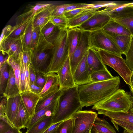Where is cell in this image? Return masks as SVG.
<instances>
[{
    "instance_id": "35",
    "label": "cell",
    "mask_w": 133,
    "mask_h": 133,
    "mask_svg": "<svg viewBox=\"0 0 133 133\" xmlns=\"http://www.w3.org/2000/svg\"><path fill=\"white\" fill-rule=\"evenodd\" d=\"M10 65L6 61L0 68V93L3 95L9 79Z\"/></svg>"
},
{
    "instance_id": "6",
    "label": "cell",
    "mask_w": 133,
    "mask_h": 133,
    "mask_svg": "<svg viewBox=\"0 0 133 133\" xmlns=\"http://www.w3.org/2000/svg\"><path fill=\"white\" fill-rule=\"evenodd\" d=\"M90 47L101 49L122 56L123 52L115 43L102 29L91 32Z\"/></svg>"
},
{
    "instance_id": "58",
    "label": "cell",
    "mask_w": 133,
    "mask_h": 133,
    "mask_svg": "<svg viewBox=\"0 0 133 133\" xmlns=\"http://www.w3.org/2000/svg\"><path fill=\"white\" fill-rule=\"evenodd\" d=\"M130 85H131L133 86V72H132L131 76L130 79Z\"/></svg>"
},
{
    "instance_id": "37",
    "label": "cell",
    "mask_w": 133,
    "mask_h": 133,
    "mask_svg": "<svg viewBox=\"0 0 133 133\" xmlns=\"http://www.w3.org/2000/svg\"><path fill=\"white\" fill-rule=\"evenodd\" d=\"M53 47L52 43L48 41L41 32L37 44L32 51L35 52L41 51L52 50Z\"/></svg>"
},
{
    "instance_id": "29",
    "label": "cell",
    "mask_w": 133,
    "mask_h": 133,
    "mask_svg": "<svg viewBox=\"0 0 133 133\" xmlns=\"http://www.w3.org/2000/svg\"><path fill=\"white\" fill-rule=\"evenodd\" d=\"M53 116L43 117L28 129L25 133H43L53 124Z\"/></svg>"
},
{
    "instance_id": "25",
    "label": "cell",
    "mask_w": 133,
    "mask_h": 133,
    "mask_svg": "<svg viewBox=\"0 0 133 133\" xmlns=\"http://www.w3.org/2000/svg\"><path fill=\"white\" fill-rule=\"evenodd\" d=\"M97 10L90 8L69 19L68 29L75 28L80 26L92 17Z\"/></svg>"
},
{
    "instance_id": "46",
    "label": "cell",
    "mask_w": 133,
    "mask_h": 133,
    "mask_svg": "<svg viewBox=\"0 0 133 133\" xmlns=\"http://www.w3.org/2000/svg\"><path fill=\"white\" fill-rule=\"evenodd\" d=\"M117 2L114 1H100L92 3V6L91 8L97 10L102 8L107 7L115 4Z\"/></svg>"
},
{
    "instance_id": "8",
    "label": "cell",
    "mask_w": 133,
    "mask_h": 133,
    "mask_svg": "<svg viewBox=\"0 0 133 133\" xmlns=\"http://www.w3.org/2000/svg\"><path fill=\"white\" fill-rule=\"evenodd\" d=\"M111 19L104 9L97 10L87 21L79 26L74 28L81 31L92 32L102 29Z\"/></svg>"
},
{
    "instance_id": "31",
    "label": "cell",
    "mask_w": 133,
    "mask_h": 133,
    "mask_svg": "<svg viewBox=\"0 0 133 133\" xmlns=\"http://www.w3.org/2000/svg\"><path fill=\"white\" fill-rule=\"evenodd\" d=\"M98 131L103 133H116L114 128L105 120L97 117L91 132Z\"/></svg>"
},
{
    "instance_id": "24",
    "label": "cell",
    "mask_w": 133,
    "mask_h": 133,
    "mask_svg": "<svg viewBox=\"0 0 133 133\" xmlns=\"http://www.w3.org/2000/svg\"><path fill=\"white\" fill-rule=\"evenodd\" d=\"M82 31L75 28L68 30L67 41L70 59L80 40Z\"/></svg>"
},
{
    "instance_id": "9",
    "label": "cell",
    "mask_w": 133,
    "mask_h": 133,
    "mask_svg": "<svg viewBox=\"0 0 133 133\" xmlns=\"http://www.w3.org/2000/svg\"><path fill=\"white\" fill-rule=\"evenodd\" d=\"M91 32L82 31L79 43L70 59L71 70L73 74L75 70L90 47L89 37Z\"/></svg>"
},
{
    "instance_id": "22",
    "label": "cell",
    "mask_w": 133,
    "mask_h": 133,
    "mask_svg": "<svg viewBox=\"0 0 133 133\" xmlns=\"http://www.w3.org/2000/svg\"><path fill=\"white\" fill-rule=\"evenodd\" d=\"M31 117L22 100L12 124L14 127L20 130L26 128Z\"/></svg>"
},
{
    "instance_id": "61",
    "label": "cell",
    "mask_w": 133,
    "mask_h": 133,
    "mask_svg": "<svg viewBox=\"0 0 133 133\" xmlns=\"http://www.w3.org/2000/svg\"><path fill=\"white\" fill-rule=\"evenodd\" d=\"M123 132L125 133H133V131H130V132H128V131H125V130H124V131Z\"/></svg>"
},
{
    "instance_id": "53",
    "label": "cell",
    "mask_w": 133,
    "mask_h": 133,
    "mask_svg": "<svg viewBox=\"0 0 133 133\" xmlns=\"http://www.w3.org/2000/svg\"><path fill=\"white\" fill-rule=\"evenodd\" d=\"M12 127L10 125L2 119H0V133H4Z\"/></svg>"
},
{
    "instance_id": "18",
    "label": "cell",
    "mask_w": 133,
    "mask_h": 133,
    "mask_svg": "<svg viewBox=\"0 0 133 133\" xmlns=\"http://www.w3.org/2000/svg\"><path fill=\"white\" fill-rule=\"evenodd\" d=\"M58 98L48 106L36 112L30 117L26 128L27 129L29 128L36 122L46 116H53L57 105Z\"/></svg>"
},
{
    "instance_id": "52",
    "label": "cell",
    "mask_w": 133,
    "mask_h": 133,
    "mask_svg": "<svg viewBox=\"0 0 133 133\" xmlns=\"http://www.w3.org/2000/svg\"><path fill=\"white\" fill-rule=\"evenodd\" d=\"M12 27L10 25H7L3 29L0 37V44L6 37L11 31Z\"/></svg>"
},
{
    "instance_id": "51",
    "label": "cell",
    "mask_w": 133,
    "mask_h": 133,
    "mask_svg": "<svg viewBox=\"0 0 133 133\" xmlns=\"http://www.w3.org/2000/svg\"><path fill=\"white\" fill-rule=\"evenodd\" d=\"M2 99L1 100L0 103V116H3L5 115V111L7 99L5 97L2 96Z\"/></svg>"
},
{
    "instance_id": "4",
    "label": "cell",
    "mask_w": 133,
    "mask_h": 133,
    "mask_svg": "<svg viewBox=\"0 0 133 133\" xmlns=\"http://www.w3.org/2000/svg\"><path fill=\"white\" fill-rule=\"evenodd\" d=\"M68 29L60 30L51 42L52 56L46 74L57 73L69 55L67 41Z\"/></svg>"
},
{
    "instance_id": "41",
    "label": "cell",
    "mask_w": 133,
    "mask_h": 133,
    "mask_svg": "<svg viewBox=\"0 0 133 133\" xmlns=\"http://www.w3.org/2000/svg\"><path fill=\"white\" fill-rule=\"evenodd\" d=\"M126 56L125 63L130 70L133 72V36H132L129 47L124 54Z\"/></svg>"
},
{
    "instance_id": "2",
    "label": "cell",
    "mask_w": 133,
    "mask_h": 133,
    "mask_svg": "<svg viewBox=\"0 0 133 133\" xmlns=\"http://www.w3.org/2000/svg\"><path fill=\"white\" fill-rule=\"evenodd\" d=\"M83 107L80 99L78 86L62 90L53 116L52 123L67 119Z\"/></svg>"
},
{
    "instance_id": "10",
    "label": "cell",
    "mask_w": 133,
    "mask_h": 133,
    "mask_svg": "<svg viewBox=\"0 0 133 133\" xmlns=\"http://www.w3.org/2000/svg\"><path fill=\"white\" fill-rule=\"evenodd\" d=\"M24 34L15 38H6L0 44V50L3 55L18 58L19 53L24 51Z\"/></svg>"
},
{
    "instance_id": "15",
    "label": "cell",
    "mask_w": 133,
    "mask_h": 133,
    "mask_svg": "<svg viewBox=\"0 0 133 133\" xmlns=\"http://www.w3.org/2000/svg\"><path fill=\"white\" fill-rule=\"evenodd\" d=\"M48 51L33 52L31 62L36 72L46 74L52 56Z\"/></svg>"
},
{
    "instance_id": "30",
    "label": "cell",
    "mask_w": 133,
    "mask_h": 133,
    "mask_svg": "<svg viewBox=\"0 0 133 133\" xmlns=\"http://www.w3.org/2000/svg\"><path fill=\"white\" fill-rule=\"evenodd\" d=\"M62 90L59 89L40 98L37 105L35 113L39 111L55 101L61 95Z\"/></svg>"
},
{
    "instance_id": "16",
    "label": "cell",
    "mask_w": 133,
    "mask_h": 133,
    "mask_svg": "<svg viewBox=\"0 0 133 133\" xmlns=\"http://www.w3.org/2000/svg\"><path fill=\"white\" fill-rule=\"evenodd\" d=\"M87 61L90 74L97 71L108 70L102 62L97 50L90 47L88 50Z\"/></svg>"
},
{
    "instance_id": "23",
    "label": "cell",
    "mask_w": 133,
    "mask_h": 133,
    "mask_svg": "<svg viewBox=\"0 0 133 133\" xmlns=\"http://www.w3.org/2000/svg\"><path fill=\"white\" fill-rule=\"evenodd\" d=\"M21 101L20 95L7 99L5 115L12 124L18 110Z\"/></svg>"
},
{
    "instance_id": "48",
    "label": "cell",
    "mask_w": 133,
    "mask_h": 133,
    "mask_svg": "<svg viewBox=\"0 0 133 133\" xmlns=\"http://www.w3.org/2000/svg\"><path fill=\"white\" fill-rule=\"evenodd\" d=\"M92 6V4L80 3L67 4L65 12L80 8L87 7H89L91 8Z\"/></svg>"
},
{
    "instance_id": "40",
    "label": "cell",
    "mask_w": 133,
    "mask_h": 133,
    "mask_svg": "<svg viewBox=\"0 0 133 133\" xmlns=\"http://www.w3.org/2000/svg\"><path fill=\"white\" fill-rule=\"evenodd\" d=\"M113 20L125 27L133 36V14Z\"/></svg>"
},
{
    "instance_id": "7",
    "label": "cell",
    "mask_w": 133,
    "mask_h": 133,
    "mask_svg": "<svg viewBox=\"0 0 133 133\" xmlns=\"http://www.w3.org/2000/svg\"><path fill=\"white\" fill-rule=\"evenodd\" d=\"M97 114L92 110H79L72 117L74 120L72 133H83L92 127L98 116Z\"/></svg>"
},
{
    "instance_id": "5",
    "label": "cell",
    "mask_w": 133,
    "mask_h": 133,
    "mask_svg": "<svg viewBox=\"0 0 133 133\" xmlns=\"http://www.w3.org/2000/svg\"><path fill=\"white\" fill-rule=\"evenodd\" d=\"M96 49L103 64L113 68L121 77L126 83L129 85L132 72L126 64L125 59L118 55L101 49Z\"/></svg>"
},
{
    "instance_id": "59",
    "label": "cell",
    "mask_w": 133,
    "mask_h": 133,
    "mask_svg": "<svg viewBox=\"0 0 133 133\" xmlns=\"http://www.w3.org/2000/svg\"><path fill=\"white\" fill-rule=\"evenodd\" d=\"M129 85L130 92L132 95L133 96H132L133 97V86L131 85Z\"/></svg>"
},
{
    "instance_id": "11",
    "label": "cell",
    "mask_w": 133,
    "mask_h": 133,
    "mask_svg": "<svg viewBox=\"0 0 133 133\" xmlns=\"http://www.w3.org/2000/svg\"><path fill=\"white\" fill-rule=\"evenodd\" d=\"M57 74L59 78L60 89L65 90L77 86L74 82L69 55Z\"/></svg>"
},
{
    "instance_id": "49",
    "label": "cell",
    "mask_w": 133,
    "mask_h": 133,
    "mask_svg": "<svg viewBox=\"0 0 133 133\" xmlns=\"http://www.w3.org/2000/svg\"><path fill=\"white\" fill-rule=\"evenodd\" d=\"M63 121L52 124L43 133H59L61 124Z\"/></svg>"
},
{
    "instance_id": "42",
    "label": "cell",
    "mask_w": 133,
    "mask_h": 133,
    "mask_svg": "<svg viewBox=\"0 0 133 133\" xmlns=\"http://www.w3.org/2000/svg\"><path fill=\"white\" fill-rule=\"evenodd\" d=\"M74 125V120L71 117L62 122L59 133H72Z\"/></svg>"
},
{
    "instance_id": "54",
    "label": "cell",
    "mask_w": 133,
    "mask_h": 133,
    "mask_svg": "<svg viewBox=\"0 0 133 133\" xmlns=\"http://www.w3.org/2000/svg\"><path fill=\"white\" fill-rule=\"evenodd\" d=\"M30 88L31 91L38 94L41 92L43 89V88L34 84H30Z\"/></svg>"
},
{
    "instance_id": "47",
    "label": "cell",
    "mask_w": 133,
    "mask_h": 133,
    "mask_svg": "<svg viewBox=\"0 0 133 133\" xmlns=\"http://www.w3.org/2000/svg\"><path fill=\"white\" fill-rule=\"evenodd\" d=\"M36 78L35 84L43 88L46 81V74L42 72H36Z\"/></svg>"
},
{
    "instance_id": "28",
    "label": "cell",
    "mask_w": 133,
    "mask_h": 133,
    "mask_svg": "<svg viewBox=\"0 0 133 133\" xmlns=\"http://www.w3.org/2000/svg\"><path fill=\"white\" fill-rule=\"evenodd\" d=\"M102 29L107 32L132 36L129 31L125 27L112 19Z\"/></svg>"
},
{
    "instance_id": "50",
    "label": "cell",
    "mask_w": 133,
    "mask_h": 133,
    "mask_svg": "<svg viewBox=\"0 0 133 133\" xmlns=\"http://www.w3.org/2000/svg\"><path fill=\"white\" fill-rule=\"evenodd\" d=\"M29 70L30 84H35L36 78V71L32 63L29 65Z\"/></svg>"
},
{
    "instance_id": "17",
    "label": "cell",
    "mask_w": 133,
    "mask_h": 133,
    "mask_svg": "<svg viewBox=\"0 0 133 133\" xmlns=\"http://www.w3.org/2000/svg\"><path fill=\"white\" fill-rule=\"evenodd\" d=\"M22 100L31 117L35 113V109L40 98L38 94L31 91H24L20 94Z\"/></svg>"
},
{
    "instance_id": "62",
    "label": "cell",
    "mask_w": 133,
    "mask_h": 133,
    "mask_svg": "<svg viewBox=\"0 0 133 133\" xmlns=\"http://www.w3.org/2000/svg\"><path fill=\"white\" fill-rule=\"evenodd\" d=\"M92 133H103L101 132L100 131H94V132H93Z\"/></svg>"
},
{
    "instance_id": "38",
    "label": "cell",
    "mask_w": 133,
    "mask_h": 133,
    "mask_svg": "<svg viewBox=\"0 0 133 133\" xmlns=\"http://www.w3.org/2000/svg\"><path fill=\"white\" fill-rule=\"evenodd\" d=\"M33 20L27 26L24 34V51L32 50V35L34 28Z\"/></svg>"
},
{
    "instance_id": "12",
    "label": "cell",
    "mask_w": 133,
    "mask_h": 133,
    "mask_svg": "<svg viewBox=\"0 0 133 133\" xmlns=\"http://www.w3.org/2000/svg\"><path fill=\"white\" fill-rule=\"evenodd\" d=\"M104 115L110 118L111 122L115 126V125L120 126L127 131H133V114L129 111L127 112L107 111Z\"/></svg>"
},
{
    "instance_id": "19",
    "label": "cell",
    "mask_w": 133,
    "mask_h": 133,
    "mask_svg": "<svg viewBox=\"0 0 133 133\" xmlns=\"http://www.w3.org/2000/svg\"><path fill=\"white\" fill-rule=\"evenodd\" d=\"M55 73L46 74V81L45 84L39 94L41 98L59 89V78L57 74Z\"/></svg>"
},
{
    "instance_id": "55",
    "label": "cell",
    "mask_w": 133,
    "mask_h": 133,
    "mask_svg": "<svg viewBox=\"0 0 133 133\" xmlns=\"http://www.w3.org/2000/svg\"><path fill=\"white\" fill-rule=\"evenodd\" d=\"M2 55L3 54H1L0 55V68L7 61V59L9 57V56L8 55L5 58H4Z\"/></svg>"
},
{
    "instance_id": "34",
    "label": "cell",
    "mask_w": 133,
    "mask_h": 133,
    "mask_svg": "<svg viewBox=\"0 0 133 133\" xmlns=\"http://www.w3.org/2000/svg\"><path fill=\"white\" fill-rule=\"evenodd\" d=\"M34 18L16 24V25L12 27L11 31L6 38H15L23 35L27 27Z\"/></svg>"
},
{
    "instance_id": "21",
    "label": "cell",
    "mask_w": 133,
    "mask_h": 133,
    "mask_svg": "<svg viewBox=\"0 0 133 133\" xmlns=\"http://www.w3.org/2000/svg\"><path fill=\"white\" fill-rule=\"evenodd\" d=\"M51 3H38L31 5L17 17L16 24L32 19L44 8L51 5Z\"/></svg>"
},
{
    "instance_id": "3",
    "label": "cell",
    "mask_w": 133,
    "mask_h": 133,
    "mask_svg": "<svg viewBox=\"0 0 133 133\" xmlns=\"http://www.w3.org/2000/svg\"><path fill=\"white\" fill-rule=\"evenodd\" d=\"M133 104V97L123 89H118L104 101L93 106L92 109L99 114L107 111L127 112Z\"/></svg>"
},
{
    "instance_id": "1",
    "label": "cell",
    "mask_w": 133,
    "mask_h": 133,
    "mask_svg": "<svg viewBox=\"0 0 133 133\" xmlns=\"http://www.w3.org/2000/svg\"><path fill=\"white\" fill-rule=\"evenodd\" d=\"M120 82L119 77L115 76L106 81L78 86L83 107L93 106L107 99L119 89Z\"/></svg>"
},
{
    "instance_id": "43",
    "label": "cell",
    "mask_w": 133,
    "mask_h": 133,
    "mask_svg": "<svg viewBox=\"0 0 133 133\" xmlns=\"http://www.w3.org/2000/svg\"><path fill=\"white\" fill-rule=\"evenodd\" d=\"M90 8H91L89 7H87L76 9L70 10L65 12L64 14V16L69 20Z\"/></svg>"
},
{
    "instance_id": "27",
    "label": "cell",
    "mask_w": 133,
    "mask_h": 133,
    "mask_svg": "<svg viewBox=\"0 0 133 133\" xmlns=\"http://www.w3.org/2000/svg\"><path fill=\"white\" fill-rule=\"evenodd\" d=\"M104 32L115 43L122 52L123 54H124L129 48L132 36L120 35Z\"/></svg>"
},
{
    "instance_id": "20",
    "label": "cell",
    "mask_w": 133,
    "mask_h": 133,
    "mask_svg": "<svg viewBox=\"0 0 133 133\" xmlns=\"http://www.w3.org/2000/svg\"><path fill=\"white\" fill-rule=\"evenodd\" d=\"M55 5L52 4L44 8L35 16L32 21L34 28L39 27L41 28L50 21Z\"/></svg>"
},
{
    "instance_id": "13",
    "label": "cell",
    "mask_w": 133,
    "mask_h": 133,
    "mask_svg": "<svg viewBox=\"0 0 133 133\" xmlns=\"http://www.w3.org/2000/svg\"><path fill=\"white\" fill-rule=\"evenodd\" d=\"M87 54L88 52L77 66L73 75L75 83L78 86L91 83L87 61Z\"/></svg>"
},
{
    "instance_id": "44",
    "label": "cell",
    "mask_w": 133,
    "mask_h": 133,
    "mask_svg": "<svg viewBox=\"0 0 133 133\" xmlns=\"http://www.w3.org/2000/svg\"><path fill=\"white\" fill-rule=\"evenodd\" d=\"M67 4L56 5L52 13V16H64Z\"/></svg>"
},
{
    "instance_id": "32",
    "label": "cell",
    "mask_w": 133,
    "mask_h": 133,
    "mask_svg": "<svg viewBox=\"0 0 133 133\" xmlns=\"http://www.w3.org/2000/svg\"><path fill=\"white\" fill-rule=\"evenodd\" d=\"M7 62L12 68L20 94L22 92L21 80V65L18 58L13 56H9Z\"/></svg>"
},
{
    "instance_id": "33",
    "label": "cell",
    "mask_w": 133,
    "mask_h": 133,
    "mask_svg": "<svg viewBox=\"0 0 133 133\" xmlns=\"http://www.w3.org/2000/svg\"><path fill=\"white\" fill-rule=\"evenodd\" d=\"M60 30L49 21L41 28V32L48 41L51 42Z\"/></svg>"
},
{
    "instance_id": "39",
    "label": "cell",
    "mask_w": 133,
    "mask_h": 133,
    "mask_svg": "<svg viewBox=\"0 0 133 133\" xmlns=\"http://www.w3.org/2000/svg\"><path fill=\"white\" fill-rule=\"evenodd\" d=\"M68 20L64 16H51L50 21L60 30L68 29Z\"/></svg>"
},
{
    "instance_id": "60",
    "label": "cell",
    "mask_w": 133,
    "mask_h": 133,
    "mask_svg": "<svg viewBox=\"0 0 133 133\" xmlns=\"http://www.w3.org/2000/svg\"><path fill=\"white\" fill-rule=\"evenodd\" d=\"M129 112L133 114V104L131 107V108Z\"/></svg>"
},
{
    "instance_id": "57",
    "label": "cell",
    "mask_w": 133,
    "mask_h": 133,
    "mask_svg": "<svg viewBox=\"0 0 133 133\" xmlns=\"http://www.w3.org/2000/svg\"><path fill=\"white\" fill-rule=\"evenodd\" d=\"M92 127L89 128L83 133H91Z\"/></svg>"
},
{
    "instance_id": "45",
    "label": "cell",
    "mask_w": 133,
    "mask_h": 133,
    "mask_svg": "<svg viewBox=\"0 0 133 133\" xmlns=\"http://www.w3.org/2000/svg\"><path fill=\"white\" fill-rule=\"evenodd\" d=\"M41 28L40 27L33 28L32 35V50L35 47L39 39Z\"/></svg>"
},
{
    "instance_id": "36",
    "label": "cell",
    "mask_w": 133,
    "mask_h": 133,
    "mask_svg": "<svg viewBox=\"0 0 133 133\" xmlns=\"http://www.w3.org/2000/svg\"><path fill=\"white\" fill-rule=\"evenodd\" d=\"M114 77L110 72L107 70H101L92 72L90 75L91 82H96L110 79Z\"/></svg>"
},
{
    "instance_id": "14",
    "label": "cell",
    "mask_w": 133,
    "mask_h": 133,
    "mask_svg": "<svg viewBox=\"0 0 133 133\" xmlns=\"http://www.w3.org/2000/svg\"><path fill=\"white\" fill-rule=\"evenodd\" d=\"M104 9L113 19L133 14V7L130 6L129 3L117 2L115 4L105 7Z\"/></svg>"
},
{
    "instance_id": "26",
    "label": "cell",
    "mask_w": 133,
    "mask_h": 133,
    "mask_svg": "<svg viewBox=\"0 0 133 133\" xmlns=\"http://www.w3.org/2000/svg\"><path fill=\"white\" fill-rule=\"evenodd\" d=\"M10 75L6 87L2 96L7 99L20 95L13 70L10 65Z\"/></svg>"
},
{
    "instance_id": "56",
    "label": "cell",
    "mask_w": 133,
    "mask_h": 133,
    "mask_svg": "<svg viewBox=\"0 0 133 133\" xmlns=\"http://www.w3.org/2000/svg\"><path fill=\"white\" fill-rule=\"evenodd\" d=\"M4 133H22L20 130L15 127H11L7 131Z\"/></svg>"
},
{
    "instance_id": "63",
    "label": "cell",
    "mask_w": 133,
    "mask_h": 133,
    "mask_svg": "<svg viewBox=\"0 0 133 133\" xmlns=\"http://www.w3.org/2000/svg\"><path fill=\"white\" fill-rule=\"evenodd\" d=\"M123 133H125V132H123Z\"/></svg>"
}]
</instances>
